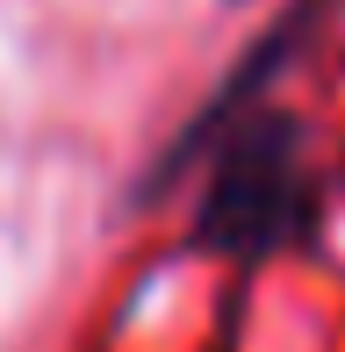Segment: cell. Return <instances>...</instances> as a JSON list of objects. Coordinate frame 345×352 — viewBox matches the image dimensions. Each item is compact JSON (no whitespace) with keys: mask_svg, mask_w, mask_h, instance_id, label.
<instances>
[{"mask_svg":"<svg viewBox=\"0 0 345 352\" xmlns=\"http://www.w3.org/2000/svg\"><path fill=\"white\" fill-rule=\"evenodd\" d=\"M302 29H309L302 14H288V22L252 51V65L187 122V137L172 144V158L159 166V180H166L180 158L216 151L209 195H201V237L223 245V252H238V259H259V252H274V245H295V237L309 230V216H317L302 130H295V116H280V108L259 101V87L280 72V51H288Z\"/></svg>","mask_w":345,"mask_h":352,"instance_id":"obj_1","label":"cell"}]
</instances>
